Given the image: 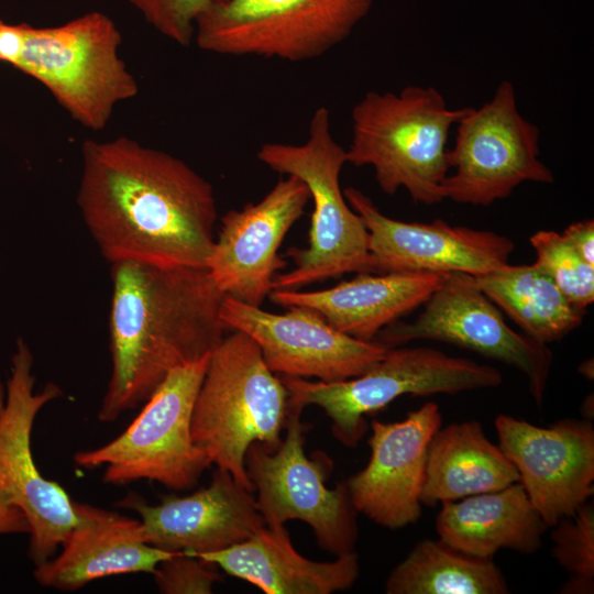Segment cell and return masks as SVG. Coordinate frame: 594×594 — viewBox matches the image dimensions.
I'll return each instance as SVG.
<instances>
[{
	"label": "cell",
	"instance_id": "30bf717a",
	"mask_svg": "<svg viewBox=\"0 0 594 594\" xmlns=\"http://www.w3.org/2000/svg\"><path fill=\"white\" fill-rule=\"evenodd\" d=\"M33 366L29 344L18 339L10 375L0 384V497L24 514L30 526L29 557L38 565L55 556L79 515L65 488L46 479L34 461L31 437L35 418L63 391L47 383L36 392Z\"/></svg>",
	"mask_w": 594,
	"mask_h": 594
},
{
	"label": "cell",
	"instance_id": "4316f807",
	"mask_svg": "<svg viewBox=\"0 0 594 594\" xmlns=\"http://www.w3.org/2000/svg\"><path fill=\"white\" fill-rule=\"evenodd\" d=\"M553 527L552 556L568 573L560 593L592 594L594 592V505L586 502Z\"/></svg>",
	"mask_w": 594,
	"mask_h": 594
},
{
	"label": "cell",
	"instance_id": "7402d4cb",
	"mask_svg": "<svg viewBox=\"0 0 594 594\" xmlns=\"http://www.w3.org/2000/svg\"><path fill=\"white\" fill-rule=\"evenodd\" d=\"M199 557L266 594H330L350 588L360 574L354 550L330 562L309 560L295 550L284 525H265L240 543Z\"/></svg>",
	"mask_w": 594,
	"mask_h": 594
},
{
	"label": "cell",
	"instance_id": "1f68e13d",
	"mask_svg": "<svg viewBox=\"0 0 594 594\" xmlns=\"http://www.w3.org/2000/svg\"><path fill=\"white\" fill-rule=\"evenodd\" d=\"M562 234L587 263L594 265L593 219L570 224Z\"/></svg>",
	"mask_w": 594,
	"mask_h": 594
},
{
	"label": "cell",
	"instance_id": "8992f818",
	"mask_svg": "<svg viewBox=\"0 0 594 594\" xmlns=\"http://www.w3.org/2000/svg\"><path fill=\"white\" fill-rule=\"evenodd\" d=\"M287 389V407L304 409L317 405L332 422L333 436L355 448L373 414L403 395H454L465 391L494 388L502 373L488 364L448 355L431 348H388L385 355L359 376L339 381H309L279 376Z\"/></svg>",
	"mask_w": 594,
	"mask_h": 594
},
{
	"label": "cell",
	"instance_id": "d6986e66",
	"mask_svg": "<svg viewBox=\"0 0 594 594\" xmlns=\"http://www.w3.org/2000/svg\"><path fill=\"white\" fill-rule=\"evenodd\" d=\"M252 493L217 468L209 486L190 495L167 496L150 505L129 493L117 506L139 515L148 544L199 556L240 543L265 526Z\"/></svg>",
	"mask_w": 594,
	"mask_h": 594
},
{
	"label": "cell",
	"instance_id": "603a6c76",
	"mask_svg": "<svg viewBox=\"0 0 594 594\" xmlns=\"http://www.w3.org/2000/svg\"><path fill=\"white\" fill-rule=\"evenodd\" d=\"M548 528L520 482L443 502L436 518L441 541L477 558H493L501 549L532 554Z\"/></svg>",
	"mask_w": 594,
	"mask_h": 594
},
{
	"label": "cell",
	"instance_id": "d4e9b609",
	"mask_svg": "<svg viewBox=\"0 0 594 594\" xmlns=\"http://www.w3.org/2000/svg\"><path fill=\"white\" fill-rule=\"evenodd\" d=\"M473 277L497 308L541 343L558 341L582 323L585 309L572 305L535 263L507 264Z\"/></svg>",
	"mask_w": 594,
	"mask_h": 594
},
{
	"label": "cell",
	"instance_id": "4dcf8cb0",
	"mask_svg": "<svg viewBox=\"0 0 594 594\" xmlns=\"http://www.w3.org/2000/svg\"><path fill=\"white\" fill-rule=\"evenodd\" d=\"M25 23L8 24L0 20V61L15 67L24 47Z\"/></svg>",
	"mask_w": 594,
	"mask_h": 594
},
{
	"label": "cell",
	"instance_id": "f546056e",
	"mask_svg": "<svg viewBox=\"0 0 594 594\" xmlns=\"http://www.w3.org/2000/svg\"><path fill=\"white\" fill-rule=\"evenodd\" d=\"M153 576L164 594H209L221 579L216 564L188 552H175L161 561Z\"/></svg>",
	"mask_w": 594,
	"mask_h": 594
},
{
	"label": "cell",
	"instance_id": "277c9868",
	"mask_svg": "<svg viewBox=\"0 0 594 594\" xmlns=\"http://www.w3.org/2000/svg\"><path fill=\"white\" fill-rule=\"evenodd\" d=\"M287 389L264 362L257 344L233 330L209 355L191 417L194 443L211 464L254 491L245 469L253 442L271 450L282 441Z\"/></svg>",
	"mask_w": 594,
	"mask_h": 594
},
{
	"label": "cell",
	"instance_id": "2e32d148",
	"mask_svg": "<svg viewBox=\"0 0 594 594\" xmlns=\"http://www.w3.org/2000/svg\"><path fill=\"white\" fill-rule=\"evenodd\" d=\"M343 195L367 230L374 273L461 272L480 276L509 264L515 245L507 237L451 226L441 219L431 223L395 220L358 188L346 187Z\"/></svg>",
	"mask_w": 594,
	"mask_h": 594
},
{
	"label": "cell",
	"instance_id": "ffe728a7",
	"mask_svg": "<svg viewBox=\"0 0 594 594\" xmlns=\"http://www.w3.org/2000/svg\"><path fill=\"white\" fill-rule=\"evenodd\" d=\"M79 521L61 544V552L35 565L38 584L76 591L106 576L150 573L175 552L145 542L139 519L75 501Z\"/></svg>",
	"mask_w": 594,
	"mask_h": 594
},
{
	"label": "cell",
	"instance_id": "9c48e42d",
	"mask_svg": "<svg viewBox=\"0 0 594 594\" xmlns=\"http://www.w3.org/2000/svg\"><path fill=\"white\" fill-rule=\"evenodd\" d=\"M373 0H223L196 21L194 41L206 52L297 63L345 41Z\"/></svg>",
	"mask_w": 594,
	"mask_h": 594
},
{
	"label": "cell",
	"instance_id": "4fadbf2b",
	"mask_svg": "<svg viewBox=\"0 0 594 594\" xmlns=\"http://www.w3.org/2000/svg\"><path fill=\"white\" fill-rule=\"evenodd\" d=\"M424 305L413 322L385 327L378 342L394 348L413 340H436L512 365L527 377L530 394L541 406L553 360L551 351L547 344L510 329L472 275L447 273Z\"/></svg>",
	"mask_w": 594,
	"mask_h": 594
},
{
	"label": "cell",
	"instance_id": "3957f363",
	"mask_svg": "<svg viewBox=\"0 0 594 594\" xmlns=\"http://www.w3.org/2000/svg\"><path fill=\"white\" fill-rule=\"evenodd\" d=\"M468 109L449 108L432 86L369 91L351 111L346 163L371 166L385 194L405 188L415 202H441L450 130Z\"/></svg>",
	"mask_w": 594,
	"mask_h": 594
},
{
	"label": "cell",
	"instance_id": "7a4b0ae2",
	"mask_svg": "<svg viewBox=\"0 0 594 594\" xmlns=\"http://www.w3.org/2000/svg\"><path fill=\"white\" fill-rule=\"evenodd\" d=\"M110 380L98 419L144 404L175 369L209 355L227 330L207 267L111 263Z\"/></svg>",
	"mask_w": 594,
	"mask_h": 594
},
{
	"label": "cell",
	"instance_id": "83f0119b",
	"mask_svg": "<svg viewBox=\"0 0 594 594\" xmlns=\"http://www.w3.org/2000/svg\"><path fill=\"white\" fill-rule=\"evenodd\" d=\"M536 262L566 299L585 309L594 300V265L587 263L571 243L554 231H538L530 238Z\"/></svg>",
	"mask_w": 594,
	"mask_h": 594
},
{
	"label": "cell",
	"instance_id": "d6a6232c",
	"mask_svg": "<svg viewBox=\"0 0 594 594\" xmlns=\"http://www.w3.org/2000/svg\"><path fill=\"white\" fill-rule=\"evenodd\" d=\"M30 526L16 506L3 497H0V535L29 534Z\"/></svg>",
	"mask_w": 594,
	"mask_h": 594
},
{
	"label": "cell",
	"instance_id": "e575fe53",
	"mask_svg": "<svg viewBox=\"0 0 594 594\" xmlns=\"http://www.w3.org/2000/svg\"><path fill=\"white\" fill-rule=\"evenodd\" d=\"M592 363V361H586L584 363L581 364L580 366V372L585 375L587 378H592L593 377V374L590 373V370L593 371V367L590 369V364Z\"/></svg>",
	"mask_w": 594,
	"mask_h": 594
},
{
	"label": "cell",
	"instance_id": "f1b7e54d",
	"mask_svg": "<svg viewBox=\"0 0 594 594\" xmlns=\"http://www.w3.org/2000/svg\"><path fill=\"white\" fill-rule=\"evenodd\" d=\"M158 33L187 46L194 41L200 14L223 0H128Z\"/></svg>",
	"mask_w": 594,
	"mask_h": 594
},
{
	"label": "cell",
	"instance_id": "5b68a950",
	"mask_svg": "<svg viewBox=\"0 0 594 594\" xmlns=\"http://www.w3.org/2000/svg\"><path fill=\"white\" fill-rule=\"evenodd\" d=\"M256 156L272 170L301 179L314 201L308 248L287 251L295 266L274 277L273 289H298L346 273H372L367 230L340 187L346 156L332 134L329 110H315L304 143H265Z\"/></svg>",
	"mask_w": 594,
	"mask_h": 594
},
{
	"label": "cell",
	"instance_id": "ac0fdd59",
	"mask_svg": "<svg viewBox=\"0 0 594 594\" xmlns=\"http://www.w3.org/2000/svg\"><path fill=\"white\" fill-rule=\"evenodd\" d=\"M439 406L428 402L400 421L374 420L366 466L345 482L358 513L388 529L416 522L429 442L441 427Z\"/></svg>",
	"mask_w": 594,
	"mask_h": 594
},
{
	"label": "cell",
	"instance_id": "e0dca14e",
	"mask_svg": "<svg viewBox=\"0 0 594 594\" xmlns=\"http://www.w3.org/2000/svg\"><path fill=\"white\" fill-rule=\"evenodd\" d=\"M309 200L306 184L286 175L260 201L221 218L207 270L223 296L260 307L287 264L278 255L283 239Z\"/></svg>",
	"mask_w": 594,
	"mask_h": 594
},
{
	"label": "cell",
	"instance_id": "cb8c5ba5",
	"mask_svg": "<svg viewBox=\"0 0 594 594\" xmlns=\"http://www.w3.org/2000/svg\"><path fill=\"white\" fill-rule=\"evenodd\" d=\"M516 482L515 465L479 421L454 422L440 427L429 442L421 504L435 506Z\"/></svg>",
	"mask_w": 594,
	"mask_h": 594
},
{
	"label": "cell",
	"instance_id": "52a82bcc",
	"mask_svg": "<svg viewBox=\"0 0 594 594\" xmlns=\"http://www.w3.org/2000/svg\"><path fill=\"white\" fill-rule=\"evenodd\" d=\"M121 42L116 23L98 11L57 26L25 23L15 68L44 85L74 120L99 131L119 102L139 92L136 79L119 55Z\"/></svg>",
	"mask_w": 594,
	"mask_h": 594
},
{
	"label": "cell",
	"instance_id": "9a60e30c",
	"mask_svg": "<svg viewBox=\"0 0 594 594\" xmlns=\"http://www.w3.org/2000/svg\"><path fill=\"white\" fill-rule=\"evenodd\" d=\"M498 446L548 527L570 516L594 493V428L563 419L538 427L508 415L495 419Z\"/></svg>",
	"mask_w": 594,
	"mask_h": 594
},
{
	"label": "cell",
	"instance_id": "ba28073f",
	"mask_svg": "<svg viewBox=\"0 0 594 594\" xmlns=\"http://www.w3.org/2000/svg\"><path fill=\"white\" fill-rule=\"evenodd\" d=\"M209 355L173 370L120 436L77 452L75 463L103 468L102 481L111 485L148 480L176 491L195 486L211 465L191 438L194 405Z\"/></svg>",
	"mask_w": 594,
	"mask_h": 594
},
{
	"label": "cell",
	"instance_id": "836d02e7",
	"mask_svg": "<svg viewBox=\"0 0 594 594\" xmlns=\"http://www.w3.org/2000/svg\"><path fill=\"white\" fill-rule=\"evenodd\" d=\"M590 398L591 397H587L583 402V404L581 406V414L583 415L585 420L592 421V419H593V399L590 403Z\"/></svg>",
	"mask_w": 594,
	"mask_h": 594
},
{
	"label": "cell",
	"instance_id": "8fae6325",
	"mask_svg": "<svg viewBox=\"0 0 594 594\" xmlns=\"http://www.w3.org/2000/svg\"><path fill=\"white\" fill-rule=\"evenodd\" d=\"M448 152L443 199L490 206L526 182L551 184L554 176L541 162L540 132L518 110L514 86L503 80L493 97L470 108L455 124Z\"/></svg>",
	"mask_w": 594,
	"mask_h": 594
},
{
	"label": "cell",
	"instance_id": "6da1fadb",
	"mask_svg": "<svg viewBox=\"0 0 594 594\" xmlns=\"http://www.w3.org/2000/svg\"><path fill=\"white\" fill-rule=\"evenodd\" d=\"M77 205L110 264L207 267L217 220L213 188L172 154L128 136L85 141Z\"/></svg>",
	"mask_w": 594,
	"mask_h": 594
},
{
	"label": "cell",
	"instance_id": "44dd1931",
	"mask_svg": "<svg viewBox=\"0 0 594 594\" xmlns=\"http://www.w3.org/2000/svg\"><path fill=\"white\" fill-rule=\"evenodd\" d=\"M447 273H360L323 290L273 289L270 299L283 307H307L337 330L373 341L385 327L424 305Z\"/></svg>",
	"mask_w": 594,
	"mask_h": 594
},
{
	"label": "cell",
	"instance_id": "5bb4252c",
	"mask_svg": "<svg viewBox=\"0 0 594 594\" xmlns=\"http://www.w3.org/2000/svg\"><path fill=\"white\" fill-rule=\"evenodd\" d=\"M220 318L227 329L253 339L267 367L280 375L344 381L367 371L388 349L378 341L359 340L337 330L307 307L272 314L223 296Z\"/></svg>",
	"mask_w": 594,
	"mask_h": 594
},
{
	"label": "cell",
	"instance_id": "7c38bea8",
	"mask_svg": "<svg viewBox=\"0 0 594 594\" xmlns=\"http://www.w3.org/2000/svg\"><path fill=\"white\" fill-rule=\"evenodd\" d=\"M301 411L287 408L286 435L276 449L261 442L249 447L245 469L265 525L301 520L310 526L320 548L338 557L354 549L358 512L345 483L333 490L326 486L332 466L328 457L306 455Z\"/></svg>",
	"mask_w": 594,
	"mask_h": 594
},
{
	"label": "cell",
	"instance_id": "484cf974",
	"mask_svg": "<svg viewBox=\"0 0 594 594\" xmlns=\"http://www.w3.org/2000/svg\"><path fill=\"white\" fill-rule=\"evenodd\" d=\"M387 594H506L493 558L460 552L443 541H419L387 578Z\"/></svg>",
	"mask_w": 594,
	"mask_h": 594
}]
</instances>
